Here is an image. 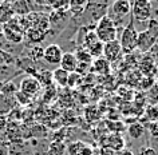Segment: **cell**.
<instances>
[{
    "mask_svg": "<svg viewBox=\"0 0 158 155\" xmlns=\"http://www.w3.org/2000/svg\"><path fill=\"white\" fill-rule=\"evenodd\" d=\"M106 16L111 19L113 23L117 26V28L123 30L125 27L122 26L125 18H131V2L127 0H117L114 3H110L109 10Z\"/></svg>",
    "mask_w": 158,
    "mask_h": 155,
    "instance_id": "cell-1",
    "label": "cell"
},
{
    "mask_svg": "<svg viewBox=\"0 0 158 155\" xmlns=\"http://www.w3.org/2000/svg\"><path fill=\"white\" fill-rule=\"evenodd\" d=\"M138 31L135 28V22L133 18L129 19V23L125 26V28L121 32L119 44L122 47L123 54H131L137 48V40H138Z\"/></svg>",
    "mask_w": 158,
    "mask_h": 155,
    "instance_id": "cell-2",
    "label": "cell"
},
{
    "mask_svg": "<svg viewBox=\"0 0 158 155\" xmlns=\"http://www.w3.org/2000/svg\"><path fill=\"white\" fill-rule=\"evenodd\" d=\"M94 32L98 36L101 43H110L114 40H118V28L117 26L113 23L111 19H109L107 16L102 18L99 22L95 24V28H94Z\"/></svg>",
    "mask_w": 158,
    "mask_h": 155,
    "instance_id": "cell-3",
    "label": "cell"
},
{
    "mask_svg": "<svg viewBox=\"0 0 158 155\" xmlns=\"http://www.w3.org/2000/svg\"><path fill=\"white\" fill-rule=\"evenodd\" d=\"M110 3H103V2H89L85 7L83 11V19L87 20V23H97L101 20L102 18L106 16L109 10Z\"/></svg>",
    "mask_w": 158,
    "mask_h": 155,
    "instance_id": "cell-4",
    "label": "cell"
},
{
    "mask_svg": "<svg viewBox=\"0 0 158 155\" xmlns=\"http://www.w3.org/2000/svg\"><path fill=\"white\" fill-rule=\"evenodd\" d=\"M81 44H82V48L85 51H87L93 59L102 58V54H103V43L99 42V39H98L94 31H87L85 34V38Z\"/></svg>",
    "mask_w": 158,
    "mask_h": 155,
    "instance_id": "cell-5",
    "label": "cell"
},
{
    "mask_svg": "<svg viewBox=\"0 0 158 155\" xmlns=\"http://www.w3.org/2000/svg\"><path fill=\"white\" fill-rule=\"evenodd\" d=\"M153 16V6L148 0H137L131 3V18L138 22H149Z\"/></svg>",
    "mask_w": 158,
    "mask_h": 155,
    "instance_id": "cell-6",
    "label": "cell"
},
{
    "mask_svg": "<svg viewBox=\"0 0 158 155\" xmlns=\"http://www.w3.org/2000/svg\"><path fill=\"white\" fill-rule=\"evenodd\" d=\"M42 90V84L38 80L36 76L34 75H28V76H24L22 79L20 84H19V91L23 92L24 95H27L28 98H35L36 95L40 92Z\"/></svg>",
    "mask_w": 158,
    "mask_h": 155,
    "instance_id": "cell-7",
    "label": "cell"
},
{
    "mask_svg": "<svg viewBox=\"0 0 158 155\" xmlns=\"http://www.w3.org/2000/svg\"><path fill=\"white\" fill-rule=\"evenodd\" d=\"M63 54L64 52H63L62 47L56 44V43H52V44L47 46L44 51H43V60L50 66H58L60 64Z\"/></svg>",
    "mask_w": 158,
    "mask_h": 155,
    "instance_id": "cell-8",
    "label": "cell"
},
{
    "mask_svg": "<svg viewBox=\"0 0 158 155\" xmlns=\"http://www.w3.org/2000/svg\"><path fill=\"white\" fill-rule=\"evenodd\" d=\"M102 55H103L102 58H105L110 64L118 62L122 56H123V51H122V47L119 44V42L114 40V42H110V43L103 44V54Z\"/></svg>",
    "mask_w": 158,
    "mask_h": 155,
    "instance_id": "cell-9",
    "label": "cell"
},
{
    "mask_svg": "<svg viewBox=\"0 0 158 155\" xmlns=\"http://www.w3.org/2000/svg\"><path fill=\"white\" fill-rule=\"evenodd\" d=\"M3 34H4L6 39L12 44H19L24 39V32L20 26H15L12 22H10L8 24L3 27Z\"/></svg>",
    "mask_w": 158,
    "mask_h": 155,
    "instance_id": "cell-10",
    "label": "cell"
},
{
    "mask_svg": "<svg viewBox=\"0 0 158 155\" xmlns=\"http://www.w3.org/2000/svg\"><path fill=\"white\" fill-rule=\"evenodd\" d=\"M157 44V38L148 30L142 31L138 34V40H137V48L139 52H149L154 46Z\"/></svg>",
    "mask_w": 158,
    "mask_h": 155,
    "instance_id": "cell-11",
    "label": "cell"
},
{
    "mask_svg": "<svg viewBox=\"0 0 158 155\" xmlns=\"http://www.w3.org/2000/svg\"><path fill=\"white\" fill-rule=\"evenodd\" d=\"M67 153L69 155H93L94 154V150L93 147L86 142H82V141H75V142H71L69 146H67Z\"/></svg>",
    "mask_w": 158,
    "mask_h": 155,
    "instance_id": "cell-12",
    "label": "cell"
},
{
    "mask_svg": "<svg viewBox=\"0 0 158 155\" xmlns=\"http://www.w3.org/2000/svg\"><path fill=\"white\" fill-rule=\"evenodd\" d=\"M78 59L74 52H64L60 60V68L67 71L69 74H73L78 68Z\"/></svg>",
    "mask_w": 158,
    "mask_h": 155,
    "instance_id": "cell-13",
    "label": "cell"
},
{
    "mask_svg": "<svg viewBox=\"0 0 158 155\" xmlns=\"http://www.w3.org/2000/svg\"><path fill=\"white\" fill-rule=\"evenodd\" d=\"M90 70L94 71V74L99 75V76H106V75L110 74L111 68H110V63L105 58H98V59H94Z\"/></svg>",
    "mask_w": 158,
    "mask_h": 155,
    "instance_id": "cell-14",
    "label": "cell"
},
{
    "mask_svg": "<svg viewBox=\"0 0 158 155\" xmlns=\"http://www.w3.org/2000/svg\"><path fill=\"white\" fill-rule=\"evenodd\" d=\"M46 36H47V31L35 28V27H30V28L26 31V35H24V38L28 39L30 43L36 44V46H39V43H42L44 40Z\"/></svg>",
    "mask_w": 158,
    "mask_h": 155,
    "instance_id": "cell-15",
    "label": "cell"
},
{
    "mask_svg": "<svg viewBox=\"0 0 158 155\" xmlns=\"http://www.w3.org/2000/svg\"><path fill=\"white\" fill-rule=\"evenodd\" d=\"M105 139H106V143H105L106 149H110V150L115 151V153L122 149H125V141L122 139L119 134H111L110 137L105 138Z\"/></svg>",
    "mask_w": 158,
    "mask_h": 155,
    "instance_id": "cell-16",
    "label": "cell"
},
{
    "mask_svg": "<svg viewBox=\"0 0 158 155\" xmlns=\"http://www.w3.org/2000/svg\"><path fill=\"white\" fill-rule=\"evenodd\" d=\"M126 130H127V135L133 139V141L141 139L145 135V131H146L145 126L139 122H134V123H131V124H129Z\"/></svg>",
    "mask_w": 158,
    "mask_h": 155,
    "instance_id": "cell-17",
    "label": "cell"
},
{
    "mask_svg": "<svg viewBox=\"0 0 158 155\" xmlns=\"http://www.w3.org/2000/svg\"><path fill=\"white\" fill-rule=\"evenodd\" d=\"M69 76H70V74L67 72V71L62 70L60 67H58L56 70L52 71V82L56 83V86H59V87H67Z\"/></svg>",
    "mask_w": 158,
    "mask_h": 155,
    "instance_id": "cell-18",
    "label": "cell"
},
{
    "mask_svg": "<svg viewBox=\"0 0 158 155\" xmlns=\"http://www.w3.org/2000/svg\"><path fill=\"white\" fill-rule=\"evenodd\" d=\"M67 146L62 141H52L48 145L46 155H64Z\"/></svg>",
    "mask_w": 158,
    "mask_h": 155,
    "instance_id": "cell-19",
    "label": "cell"
},
{
    "mask_svg": "<svg viewBox=\"0 0 158 155\" xmlns=\"http://www.w3.org/2000/svg\"><path fill=\"white\" fill-rule=\"evenodd\" d=\"M145 115L150 123H157V120H158V106H149L145 111Z\"/></svg>",
    "mask_w": 158,
    "mask_h": 155,
    "instance_id": "cell-20",
    "label": "cell"
},
{
    "mask_svg": "<svg viewBox=\"0 0 158 155\" xmlns=\"http://www.w3.org/2000/svg\"><path fill=\"white\" fill-rule=\"evenodd\" d=\"M81 79H82V75L78 74V72H73L70 74L69 76V83H67V86L69 87H77L81 84Z\"/></svg>",
    "mask_w": 158,
    "mask_h": 155,
    "instance_id": "cell-21",
    "label": "cell"
},
{
    "mask_svg": "<svg viewBox=\"0 0 158 155\" xmlns=\"http://www.w3.org/2000/svg\"><path fill=\"white\" fill-rule=\"evenodd\" d=\"M15 100H16L19 104H22V106H28L31 103V98H28L27 95L20 92V91H18V92L15 94Z\"/></svg>",
    "mask_w": 158,
    "mask_h": 155,
    "instance_id": "cell-22",
    "label": "cell"
},
{
    "mask_svg": "<svg viewBox=\"0 0 158 155\" xmlns=\"http://www.w3.org/2000/svg\"><path fill=\"white\" fill-rule=\"evenodd\" d=\"M43 51L44 48H42L40 46H35L32 50H31V59L32 60H38V59H43Z\"/></svg>",
    "mask_w": 158,
    "mask_h": 155,
    "instance_id": "cell-23",
    "label": "cell"
},
{
    "mask_svg": "<svg viewBox=\"0 0 158 155\" xmlns=\"http://www.w3.org/2000/svg\"><path fill=\"white\" fill-rule=\"evenodd\" d=\"M134 155H157V153L154 151L153 147H141V149H138L135 153H134Z\"/></svg>",
    "mask_w": 158,
    "mask_h": 155,
    "instance_id": "cell-24",
    "label": "cell"
},
{
    "mask_svg": "<svg viewBox=\"0 0 158 155\" xmlns=\"http://www.w3.org/2000/svg\"><path fill=\"white\" fill-rule=\"evenodd\" d=\"M0 155H8V142L0 138Z\"/></svg>",
    "mask_w": 158,
    "mask_h": 155,
    "instance_id": "cell-25",
    "label": "cell"
},
{
    "mask_svg": "<svg viewBox=\"0 0 158 155\" xmlns=\"http://www.w3.org/2000/svg\"><path fill=\"white\" fill-rule=\"evenodd\" d=\"M7 124H8V118H7V115L0 114V133H2V131H6Z\"/></svg>",
    "mask_w": 158,
    "mask_h": 155,
    "instance_id": "cell-26",
    "label": "cell"
},
{
    "mask_svg": "<svg viewBox=\"0 0 158 155\" xmlns=\"http://www.w3.org/2000/svg\"><path fill=\"white\" fill-rule=\"evenodd\" d=\"M114 155H134V153L131 150H129V149H122L119 151H117Z\"/></svg>",
    "mask_w": 158,
    "mask_h": 155,
    "instance_id": "cell-27",
    "label": "cell"
},
{
    "mask_svg": "<svg viewBox=\"0 0 158 155\" xmlns=\"http://www.w3.org/2000/svg\"><path fill=\"white\" fill-rule=\"evenodd\" d=\"M154 83H156V86H157V88H158V76L156 78V80H154Z\"/></svg>",
    "mask_w": 158,
    "mask_h": 155,
    "instance_id": "cell-28",
    "label": "cell"
}]
</instances>
